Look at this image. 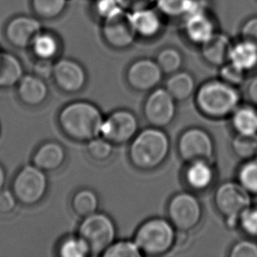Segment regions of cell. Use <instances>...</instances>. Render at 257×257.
I'll return each mask as SVG.
<instances>
[{"instance_id": "43", "label": "cell", "mask_w": 257, "mask_h": 257, "mask_svg": "<svg viewBox=\"0 0 257 257\" xmlns=\"http://www.w3.org/2000/svg\"><path fill=\"white\" fill-rule=\"evenodd\" d=\"M119 6L122 9L132 13L135 11L155 7L157 0H118Z\"/></svg>"}, {"instance_id": "3", "label": "cell", "mask_w": 257, "mask_h": 257, "mask_svg": "<svg viewBox=\"0 0 257 257\" xmlns=\"http://www.w3.org/2000/svg\"><path fill=\"white\" fill-rule=\"evenodd\" d=\"M240 89L226 84L219 77L202 83L194 95L198 111L211 119L229 118L241 104Z\"/></svg>"}, {"instance_id": "2", "label": "cell", "mask_w": 257, "mask_h": 257, "mask_svg": "<svg viewBox=\"0 0 257 257\" xmlns=\"http://www.w3.org/2000/svg\"><path fill=\"white\" fill-rule=\"evenodd\" d=\"M171 149V139L164 128L150 125L129 143V160L140 171H155L166 162Z\"/></svg>"}, {"instance_id": "27", "label": "cell", "mask_w": 257, "mask_h": 257, "mask_svg": "<svg viewBox=\"0 0 257 257\" xmlns=\"http://www.w3.org/2000/svg\"><path fill=\"white\" fill-rule=\"evenodd\" d=\"M155 7L165 18L183 20L205 6L202 0H157Z\"/></svg>"}, {"instance_id": "44", "label": "cell", "mask_w": 257, "mask_h": 257, "mask_svg": "<svg viewBox=\"0 0 257 257\" xmlns=\"http://www.w3.org/2000/svg\"><path fill=\"white\" fill-rule=\"evenodd\" d=\"M244 95L247 98V103L257 106V76L252 77L246 83Z\"/></svg>"}, {"instance_id": "40", "label": "cell", "mask_w": 257, "mask_h": 257, "mask_svg": "<svg viewBox=\"0 0 257 257\" xmlns=\"http://www.w3.org/2000/svg\"><path fill=\"white\" fill-rule=\"evenodd\" d=\"M18 202L13 190L3 189L0 191V214L8 215L14 212L17 207Z\"/></svg>"}, {"instance_id": "13", "label": "cell", "mask_w": 257, "mask_h": 257, "mask_svg": "<svg viewBox=\"0 0 257 257\" xmlns=\"http://www.w3.org/2000/svg\"><path fill=\"white\" fill-rule=\"evenodd\" d=\"M42 30L39 18L20 14L7 21L4 28V35L6 41L15 49H30L34 40Z\"/></svg>"}, {"instance_id": "6", "label": "cell", "mask_w": 257, "mask_h": 257, "mask_svg": "<svg viewBox=\"0 0 257 257\" xmlns=\"http://www.w3.org/2000/svg\"><path fill=\"white\" fill-rule=\"evenodd\" d=\"M12 190L22 205L32 206L42 202L49 190L47 172L35 164H27L18 171Z\"/></svg>"}, {"instance_id": "41", "label": "cell", "mask_w": 257, "mask_h": 257, "mask_svg": "<svg viewBox=\"0 0 257 257\" xmlns=\"http://www.w3.org/2000/svg\"><path fill=\"white\" fill-rule=\"evenodd\" d=\"M240 38L257 46V16L248 18L240 29Z\"/></svg>"}, {"instance_id": "10", "label": "cell", "mask_w": 257, "mask_h": 257, "mask_svg": "<svg viewBox=\"0 0 257 257\" xmlns=\"http://www.w3.org/2000/svg\"><path fill=\"white\" fill-rule=\"evenodd\" d=\"M101 35L110 48L117 50L131 48L138 38L131 14L122 8L102 21Z\"/></svg>"}, {"instance_id": "20", "label": "cell", "mask_w": 257, "mask_h": 257, "mask_svg": "<svg viewBox=\"0 0 257 257\" xmlns=\"http://www.w3.org/2000/svg\"><path fill=\"white\" fill-rule=\"evenodd\" d=\"M67 153L62 143L49 141L37 148L33 156V164L45 172H54L63 167Z\"/></svg>"}, {"instance_id": "39", "label": "cell", "mask_w": 257, "mask_h": 257, "mask_svg": "<svg viewBox=\"0 0 257 257\" xmlns=\"http://www.w3.org/2000/svg\"><path fill=\"white\" fill-rule=\"evenodd\" d=\"M120 8L118 0H92V11L101 21Z\"/></svg>"}, {"instance_id": "33", "label": "cell", "mask_w": 257, "mask_h": 257, "mask_svg": "<svg viewBox=\"0 0 257 257\" xmlns=\"http://www.w3.org/2000/svg\"><path fill=\"white\" fill-rule=\"evenodd\" d=\"M61 257H87L91 255L89 245L80 235H72L64 238L57 248Z\"/></svg>"}, {"instance_id": "35", "label": "cell", "mask_w": 257, "mask_h": 257, "mask_svg": "<svg viewBox=\"0 0 257 257\" xmlns=\"http://www.w3.org/2000/svg\"><path fill=\"white\" fill-rule=\"evenodd\" d=\"M101 256L142 257L144 256L135 240H115Z\"/></svg>"}, {"instance_id": "28", "label": "cell", "mask_w": 257, "mask_h": 257, "mask_svg": "<svg viewBox=\"0 0 257 257\" xmlns=\"http://www.w3.org/2000/svg\"><path fill=\"white\" fill-rule=\"evenodd\" d=\"M71 209L82 219L98 212L100 199L97 192L90 188H82L74 193L70 200Z\"/></svg>"}, {"instance_id": "19", "label": "cell", "mask_w": 257, "mask_h": 257, "mask_svg": "<svg viewBox=\"0 0 257 257\" xmlns=\"http://www.w3.org/2000/svg\"><path fill=\"white\" fill-rule=\"evenodd\" d=\"M17 95L22 104L29 107H37L44 104L49 96L46 80L35 74H25L18 84Z\"/></svg>"}, {"instance_id": "14", "label": "cell", "mask_w": 257, "mask_h": 257, "mask_svg": "<svg viewBox=\"0 0 257 257\" xmlns=\"http://www.w3.org/2000/svg\"><path fill=\"white\" fill-rule=\"evenodd\" d=\"M164 75L156 60L140 58L129 65L125 72V79L133 90L150 92L159 87Z\"/></svg>"}, {"instance_id": "24", "label": "cell", "mask_w": 257, "mask_h": 257, "mask_svg": "<svg viewBox=\"0 0 257 257\" xmlns=\"http://www.w3.org/2000/svg\"><path fill=\"white\" fill-rule=\"evenodd\" d=\"M164 87L177 102L188 100L198 89L193 75L182 70L170 75Z\"/></svg>"}, {"instance_id": "4", "label": "cell", "mask_w": 257, "mask_h": 257, "mask_svg": "<svg viewBox=\"0 0 257 257\" xmlns=\"http://www.w3.org/2000/svg\"><path fill=\"white\" fill-rule=\"evenodd\" d=\"M177 238V230L169 219L155 217L140 225L134 240L143 255L160 256L173 248Z\"/></svg>"}, {"instance_id": "34", "label": "cell", "mask_w": 257, "mask_h": 257, "mask_svg": "<svg viewBox=\"0 0 257 257\" xmlns=\"http://www.w3.org/2000/svg\"><path fill=\"white\" fill-rule=\"evenodd\" d=\"M86 143L87 154L95 162L104 163L113 156L114 144L102 136H97Z\"/></svg>"}, {"instance_id": "31", "label": "cell", "mask_w": 257, "mask_h": 257, "mask_svg": "<svg viewBox=\"0 0 257 257\" xmlns=\"http://www.w3.org/2000/svg\"><path fill=\"white\" fill-rule=\"evenodd\" d=\"M233 155L240 160L246 161L257 157V134L234 135L231 143Z\"/></svg>"}, {"instance_id": "26", "label": "cell", "mask_w": 257, "mask_h": 257, "mask_svg": "<svg viewBox=\"0 0 257 257\" xmlns=\"http://www.w3.org/2000/svg\"><path fill=\"white\" fill-rule=\"evenodd\" d=\"M30 49L36 59L55 61L62 50V42L54 32L42 30L34 40Z\"/></svg>"}, {"instance_id": "1", "label": "cell", "mask_w": 257, "mask_h": 257, "mask_svg": "<svg viewBox=\"0 0 257 257\" xmlns=\"http://www.w3.org/2000/svg\"><path fill=\"white\" fill-rule=\"evenodd\" d=\"M104 118L97 104L90 101L76 100L60 110L57 122L63 135L69 139L87 143L100 136Z\"/></svg>"}, {"instance_id": "12", "label": "cell", "mask_w": 257, "mask_h": 257, "mask_svg": "<svg viewBox=\"0 0 257 257\" xmlns=\"http://www.w3.org/2000/svg\"><path fill=\"white\" fill-rule=\"evenodd\" d=\"M177 101L165 87L151 90L143 104V116L150 126L165 128L177 117Z\"/></svg>"}, {"instance_id": "11", "label": "cell", "mask_w": 257, "mask_h": 257, "mask_svg": "<svg viewBox=\"0 0 257 257\" xmlns=\"http://www.w3.org/2000/svg\"><path fill=\"white\" fill-rule=\"evenodd\" d=\"M139 131L137 115L128 109H117L104 117L100 136L118 146L131 143Z\"/></svg>"}, {"instance_id": "8", "label": "cell", "mask_w": 257, "mask_h": 257, "mask_svg": "<svg viewBox=\"0 0 257 257\" xmlns=\"http://www.w3.org/2000/svg\"><path fill=\"white\" fill-rule=\"evenodd\" d=\"M213 204L224 219H239L244 210L252 204V195L236 179L225 181L216 187Z\"/></svg>"}, {"instance_id": "36", "label": "cell", "mask_w": 257, "mask_h": 257, "mask_svg": "<svg viewBox=\"0 0 257 257\" xmlns=\"http://www.w3.org/2000/svg\"><path fill=\"white\" fill-rule=\"evenodd\" d=\"M247 75L243 70L227 62L219 68V78L226 84L240 89L247 83Z\"/></svg>"}, {"instance_id": "38", "label": "cell", "mask_w": 257, "mask_h": 257, "mask_svg": "<svg viewBox=\"0 0 257 257\" xmlns=\"http://www.w3.org/2000/svg\"><path fill=\"white\" fill-rule=\"evenodd\" d=\"M227 255L229 257H257V241L249 237L237 240L230 247Z\"/></svg>"}, {"instance_id": "32", "label": "cell", "mask_w": 257, "mask_h": 257, "mask_svg": "<svg viewBox=\"0 0 257 257\" xmlns=\"http://www.w3.org/2000/svg\"><path fill=\"white\" fill-rule=\"evenodd\" d=\"M235 179L252 196H257V157L241 162Z\"/></svg>"}, {"instance_id": "22", "label": "cell", "mask_w": 257, "mask_h": 257, "mask_svg": "<svg viewBox=\"0 0 257 257\" xmlns=\"http://www.w3.org/2000/svg\"><path fill=\"white\" fill-rule=\"evenodd\" d=\"M228 62L247 74L253 73L257 70V46L241 38L233 41Z\"/></svg>"}, {"instance_id": "9", "label": "cell", "mask_w": 257, "mask_h": 257, "mask_svg": "<svg viewBox=\"0 0 257 257\" xmlns=\"http://www.w3.org/2000/svg\"><path fill=\"white\" fill-rule=\"evenodd\" d=\"M177 152L185 163L213 161L215 143L211 134L199 126H191L181 134L177 141Z\"/></svg>"}, {"instance_id": "16", "label": "cell", "mask_w": 257, "mask_h": 257, "mask_svg": "<svg viewBox=\"0 0 257 257\" xmlns=\"http://www.w3.org/2000/svg\"><path fill=\"white\" fill-rule=\"evenodd\" d=\"M182 21L184 36L189 42L198 47L218 31L214 19L205 7L191 13Z\"/></svg>"}, {"instance_id": "37", "label": "cell", "mask_w": 257, "mask_h": 257, "mask_svg": "<svg viewBox=\"0 0 257 257\" xmlns=\"http://www.w3.org/2000/svg\"><path fill=\"white\" fill-rule=\"evenodd\" d=\"M240 229L247 237L257 239V205L251 204L239 217Z\"/></svg>"}, {"instance_id": "5", "label": "cell", "mask_w": 257, "mask_h": 257, "mask_svg": "<svg viewBox=\"0 0 257 257\" xmlns=\"http://www.w3.org/2000/svg\"><path fill=\"white\" fill-rule=\"evenodd\" d=\"M77 234L89 245L91 255H102L116 240L117 226L111 216L97 212L83 218Z\"/></svg>"}, {"instance_id": "23", "label": "cell", "mask_w": 257, "mask_h": 257, "mask_svg": "<svg viewBox=\"0 0 257 257\" xmlns=\"http://www.w3.org/2000/svg\"><path fill=\"white\" fill-rule=\"evenodd\" d=\"M24 75V65L16 55L0 51V89L17 86Z\"/></svg>"}, {"instance_id": "21", "label": "cell", "mask_w": 257, "mask_h": 257, "mask_svg": "<svg viewBox=\"0 0 257 257\" xmlns=\"http://www.w3.org/2000/svg\"><path fill=\"white\" fill-rule=\"evenodd\" d=\"M233 40L228 35L217 31L200 48L202 58L209 65L216 68L222 66L229 60V53Z\"/></svg>"}, {"instance_id": "17", "label": "cell", "mask_w": 257, "mask_h": 257, "mask_svg": "<svg viewBox=\"0 0 257 257\" xmlns=\"http://www.w3.org/2000/svg\"><path fill=\"white\" fill-rule=\"evenodd\" d=\"M138 37L144 40L157 38L164 28V17L156 7H147L130 13Z\"/></svg>"}, {"instance_id": "45", "label": "cell", "mask_w": 257, "mask_h": 257, "mask_svg": "<svg viewBox=\"0 0 257 257\" xmlns=\"http://www.w3.org/2000/svg\"><path fill=\"white\" fill-rule=\"evenodd\" d=\"M7 182V172L3 165L0 164V191L3 190Z\"/></svg>"}, {"instance_id": "30", "label": "cell", "mask_w": 257, "mask_h": 257, "mask_svg": "<svg viewBox=\"0 0 257 257\" xmlns=\"http://www.w3.org/2000/svg\"><path fill=\"white\" fill-rule=\"evenodd\" d=\"M157 64L164 75L176 73L184 65V56L179 49L174 47H165L157 53L156 57Z\"/></svg>"}, {"instance_id": "7", "label": "cell", "mask_w": 257, "mask_h": 257, "mask_svg": "<svg viewBox=\"0 0 257 257\" xmlns=\"http://www.w3.org/2000/svg\"><path fill=\"white\" fill-rule=\"evenodd\" d=\"M168 219L177 231L187 233L199 226L203 219V206L196 195L182 191L168 203Z\"/></svg>"}, {"instance_id": "18", "label": "cell", "mask_w": 257, "mask_h": 257, "mask_svg": "<svg viewBox=\"0 0 257 257\" xmlns=\"http://www.w3.org/2000/svg\"><path fill=\"white\" fill-rule=\"evenodd\" d=\"M184 181L192 191H207L217 177L213 161L198 160L189 163L184 173Z\"/></svg>"}, {"instance_id": "29", "label": "cell", "mask_w": 257, "mask_h": 257, "mask_svg": "<svg viewBox=\"0 0 257 257\" xmlns=\"http://www.w3.org/2000/svg\"><path fill=\"white\" fill-rule=\"evenodd\" d=\"M30 3L35 16L43 21H53L63 15L68 0H31Z\"/></svg>"}, {"instance_id": "42", "label": "cell", "mask_w": 257, "mask_h": 257, "mask_svg": "<svg viewBox=\"0 0 257 257\" xmlns=\"http://www.w3.org/2000/svg\"><path fill=\"white\" fill-rule=\"evenodd\" d=\"M55 61L47 59H36L33 66V73L44 80L52 78Z\"/></svg>"}, {"instance_id": "15", "label": "cell", "mask_w": 257, "mask_h": 257, "mask_svg": "<svg viewBox=\"0 0 257 257\" xmlns=\"http://www.w3.org/2000/svg\"><path fill=\"white\" fill-rule=\"evenodd\" d=\"M52 79L59 90L65 93L75 94L85 88L88 75L78 61L64 57L55 61Z\"/></svg>"}, {"instance_id": "25", "label": "cell", "mask_w": 257, "mask_h": 257, "mask_svg": "<svg viewBox=\"0 0 257 257\" xmlns=\"http://www.w3.org/2000/svg\"><path fill=\"white\" fill-rule=\"evenodd\" d=\"M230 125L234 135L257 134V106L240 104L229 117Z\"/></svg>"}]
</instances>
